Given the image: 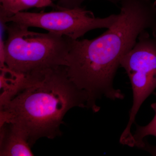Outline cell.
<instances>
[{
  "label": "cell",
  "mask_w": 156,
  "mask_h": 156,
  "mask_svg": "<svg viewBox=\"0 0 156 156\" xmlns=\"http://www.w3.org/2000/svg\"><path fill=\"white\" fill-rule=\"evenodd\" d=\"M116 21L99 37L73 40L69 54L68 75L87 93V108L100 110L97 101L104 97L122 100L125 95L114 87L121 58L134 47L142 32L156 34V0H119Z\"/></svg>",
  "instance_id": "obj_1"
},
{
  "label": "cell",
  "mask_w": 156,
  "mask_h": 156,
  "mask_svg": "<svg viewBox=\"0 0 156 156\" xmlns=\"http://www.w3.org/2000/svg\"><path fill=\"white\" fill-rule=\"evenodd\" d=\"M26 76L23 89L0 106V125L11 123L20 128L31 147L40 138L60 135L65 115L74 107L87 108L88 98L71 80L66 66Z\"/></svg>",
  "instance_id": "obj_2"
},
{
  "label": "cell",
  "mask_w": 156,
  "mask_h": 156,
  "mask_svg": "<svg viewBox=\"0 0 156 156\" xmlns=\"http://www.w3.org/2000/svg\"><path fill=\"white\" fill-rule=\"evenodd\" d=\"M8 37L5 41V62L16 72L28 75L68 66L72 39L53 33H41L15 22L2 24Z\"/></svg>",
  "instance_id": "obj_3"
},
{
  "label": "cell",
  "mask_w": 156,
  "mask_h": 156,
  "mask_svg": "<svg viewBox=\"0 0 156 156\" xmlns=\"http://www.w3.org/2000/svg\"><path fill=\"white\" fill-rule=\"evenodd\" d=\"M120 65L128 76L133 92L129 120L119 139L121 144L129 146L133 143L131 129L136 115L156 88V35L147 30L142 32L134 47L121 58Z\"/></svg>",
  "instance_id": "obj_4"
},
{
  "label": "cell",
  "mask_w": 156,
  "mask_h": 156,
  "mask_svg": "<svg viewBox=\"0 0 156 156\" xmlns=\"http://www.w3.org/2000/svg\"><path fill=\"white\" fill-rule=\"evenodd\" d=\"M49 12H19L11 17L1 18V23L15 22L30 27L44 29L48 32L78 40L89 31L97 29H108L118 17L112 14L104 18L95 17L93 12L82 7L73 9L57 5Z\"/></svg>",
  "instance_id": "obj_5"
},
{
  "label": "cell",
  "mask_w": 156,
  "mask_h": 156,
  "mask_svg": "<svg viewBox=\"0 0 156 156\" xmlns=\"http://www.w3.org/2000/svg\"><path fill=\"white\" fill-rule=\"evenodd\" d=\"M24 131L14 124L0 125V156H34Z\"/></svg>",
  "instance_id": "obj_6"
},
{
  "label": "cell",
  "mask_w": 156,
  "mask_h": 156,
  "mask_svg": "<svg viewBox=\"0 0 156 156\" xmlns=\"http://www.w3.org/2000/svg\"><path fill=\"white\" fill-rule=\"evenodd\" d=\"M0 106L10 101L25 86L26 76L11 69L7 65L0 66Z\"/></svg>",
  "instance_id": "obj_7"
},
{
  "label": "cell",
  "mask_w": 156,
  "mask_h": 156,
  "mask_svg": "<svg viewBox=\"0 0 156 156\" xmlns=\"http://www.w3.org/2000/svg\"><path fill=\"white\" fill-rule=\"evenodd\" d=\"M0 19L31 8L51 7L56 9L57 6L51 0H0Z\"/></svg>",
  "instance_id": "obj_8"
},
{
  "label": "cell",
  "mask_w": 156,
  "mask_h": 156,
  "mask_svg": "<svg viewBox=\"0 0 156 156\" xmlns=\"http://www.w3.org/2000/svg\"><path fill=\"white\" fill-rule=\"evenodd\" d=\"M151 107L155 112L154 116L150 122L146 126H139L136 124V130L134 134H133L134 147L142 149L145 145L144 138L146 136L152 135L156 137V102L152 104ZM145 150L156 156V146L147 144Z\"/></svg>",
  "instance_id": "obj_9"
},
{
  "label": "cell",
  "mask_w": 156,
  "mask_h": 156,
  "mask_svg": "<svg viewBox=\"0 0 156 156\" xmlns=\"http://www.w3.org/2000/svg\"><path fill=\"white\" fill-rule=\"evenodd\" d=\"M52 2L56 3V5L67 9H73L81 7L82 3L87 0H51ZM118 6L119 4V0H104Z\"/></svg>",
  "instance_id": "obj_10"
}]
</instances>
